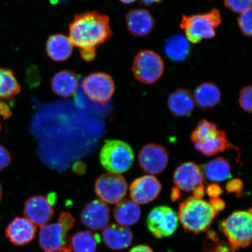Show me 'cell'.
I'll return each mask as SVG.
<instances>
[{"mask_svg": "<svg viewBox=\"0 0 252 252\" xmlns=\"http://www.w3.org/2000/svg\"><path fill=\"white\" fill-rule=\"evenodd\" d=\"M112 34L108 16L96 11L75 15L69 25V39L80 49H96L111 39Z\"/></svg>", "mask_w": 252, "mask_h": 252, "instance_id": "cell-1", "label": "cell"}, {"mask_svg": "<svg viewBox=\"0 0 252 252\" xmlns=\"http://www.w3.org/2000/svg\"><path fill=\"white\" fill-rule=\"evenodd\" d=\"M217 215L209 202L191 197L180 204L178 217L185 230L198 234L207 231Z\"/></svg>", "mask_w": 252, "mask_h": 252, "instance_id": "cell-2", "label": "cell"}, {"mask_svg": "<svg viewBox=\"0 0 252 252\" xmlns=\"http://www.w3.org/2000/svg\"><path fill=\"white\" fill-rule=\"evenodd\" d=\"M221 23L220 11L214 8L204 14L183 16L180 26L189 42L198 44L204 39L213 38Z\"/></svg>", "mask_w": 252, "mask_h": 252, "instance_id": "cell-3", "label": "cell"}, {"mask_svg": "<svg viewBox=\"0 0 252 252\" xmlns=\"http://www.w3.org/2000/svg\"><path fill=\"white\" fill-rule=\"evenodd\" d=\"M252 222V210L250 209L236 211L220 223V229L236 251L251 244Z\"/></svg>", "mask_w": 252, "mask_h": 252, "instance_id": "cell-4", "label": "cell"}, {"mask_svg": "<svg viewBox=\"0 0 252 252\" xmlns=\"http://www.w3.org/2000/svg\"><path fill=\"white\" fill-rule=\"evenodd\" d=\"M100 161L103 168L110 173H124L133 165V149L125 141L118 140L106 142L100 151Z\"/></svg>", "mask_w": 252, "mask_h": 252, "instance_id": "cell-5", "label": "cell"}, {"mask_svg": "<svg viewBox=\"0 0 252 252\" xmlns=\"http://www.w3.org/2000/svg\"><path fill=\"white\" fill-rule=\"evenodd\" d=\"M164 62L157 53L151 50H141L135 56L132 70L135 78L144 84H153L162 76Z\"/></svg>", "mask_w": 252, "mask_h": 252, "instance_id": "cell-6", "label": "cell"}, {"mask_svg": "<svg viewBox=\"0 0 252 252\" xmlns=\"http://www.w3.org/2000/svg\"><path fill=\"white\" fill-rule=\"evenodd\" d=\"M127 190V182L118 173H105L97 178L94 184L97 196L106 204H117L124 199Z\"/></svg>", "mask_w": 252, "mask_h": 252, "instance_id": "cell-7", "label": "cell"}, {"mask_svg": "<svg viewBox=\"0 0 252 252\" xmlns=\"http://www.w3.org/2000/svg\"><path fill=\"white\" fill-rule=\"evenodd\" d=\"M178 217L175 211L168 206H158L151 211L147 223L150 231L156 238L168 237L176 231Z\"/></svg>", "mask_w": 252, "mask_h": 252, "instance_id": "cell-8", "label": "cell"}, {"mask_svg": "<svg viewBox=\"0 0 252 252\" xmlns=\"http://www.w3.org/2000/svg\"><path fill=\"white\" fill-rule=\"evenodd\" d=\"M84 93L93 101L104 105L115 93L113 78L104 72H94L84 79L82 84Z\"/></svg>", "mask_w": 252, "mask_h": 252, "instance_id": "cell-9", "label": "cell"}, {"mask_svg": "<svg viewBox=\"0 0 252 252\" xmlns=\"http://www.w3.org/2000/svg\"><path fill=\"white\" fill-rule=\"evenodd\" d=\"M140 168L150 175H157L165 171L168 164V154L159 144H148L142 148L138 157Z\"/></svg>", "mask_w": 252, "mask_h": 252, "instance_id": "cell-10", "label": "cell"}, {"mask_svg": "<svg viewBox=\"0 0 252 252\" xmlns=\"http://www.w3.org/2000/svg\"><path fill=\"white\" fill-rule=\"evenodd\" d=\"M53 205L48 197L45 196L31 197L24 203L25 218L40 227L46 225L54 216Z\"/></svg>", "mask_w": 252, "mask_h": 252, "instance_id": "cell-11", "label": "cell"}, {"mask_svg": "<svg viewBox=\"0 0 252 252\" xmlns=\"http://www.w3.org/2000/svg\"><path fill=\"white\" fill-rule=\"evenodd\" d=\"M162 185L153 175H145L132 182L130 187L131 200L137 204H145L156 199Z\"/></svg>", "mask_w": 252, "mask_h": 252, "instance_id": "cell-12", "label": "cell"}, {"mask_svg": "<svg viewBox=\"0 0 252 252\" xmlns=\"http://www.w3.org/2000/svg\"><path fill=\"white\" fill-rule=\"evenodd\" d=\"M80 219L84 225L93 231L103 229L110 220L109 207L100 200H93L84 207Z\"/></svg>", "mask_w": 252, "mask_h": 252, "instance_id": "cell-13", "label": "cell"}, {"mask_svg": "<svg viewBox=\"0 0 252 252\" xmlns=\"http://www.w3.org/2000/svg\"><path fill=\"white\" fill-rule=\"evenodd\" d=\"M202 170L196 163L187 162L182 163L173 173V182L179 190L190 192L203 184Z\"/></svg>", "mask_w": 252, "mask_h": 252, "instance_id": "cell-14", "label": "cell"}, {"mask_svg": "<svg viewBox=\"0 0 252 252\" xmlns=\"http://www.w3.org/2000/svg\"><path fill=\"white\" fill-rule=\"evenodd\" d=\"M39 244L44 252H54L68 245L67 234L69 232L61 223L40 226Z\"/></svg>", "mask_w": 252, "mask_h": 252, "instance_id": "cell-15", "label": "cell"}, {"mask_svg": "<svg viewBox=\"0 0 252 252\" xmlns=\"http://www.w3.org/2000/svg\"><path fill=\"white\" fill-rule=\"evenodd\" d=\"M36 226L24 217H16L5 229V235L15 246L27 245L35 237Z\"/></svg>", "mask_w": 252, "mask_h": 252, "instance_id": "cell-16", "label": "cell"}, {"mask_svg": "<svg viewBox=\"0 0 252 252\" xmlns=\"http://www.w3.org/2000/svg\"><path fill=\"white\" fill-rule=\"evenodd\" d=\"M126 25L129 32L136 37H144L149 34L156 25V20L147 9H131L126 17Z\"/></svg>", "mask_w": 252, "mask_h": 252, "instance_id": "cell-17", "label": "cell"}, {"mask_svg": "<svg viewBox=\"0 0 252 252\" xmlns=\"http://www.w3.org/2000/svg\"><path fill=\"white\" fill-rule=\"evenodd\" d=\"M102 238L107 247L112 250L119 251L130 247L133 235L127 226L112 223L103 229Z\"/></svg>", "mask_w": 252, "mask_h": 252, "instance_id": "cell-18", "label": "cell"}, {"mask_svg": "<svg viewBox=\"0 0 252 252\" xmlns=\"http://www.w3.org/2000/svg\"><path fill=\"white\" fill-rule=\"evenodd\" d=\"M194 105L193 94L185 88H178L168 97V106L170 112L177 117L190 116L193 111Z\"/></svg>", "mask_w": 252, "mask_h": 252, "instance_id": "cell-19", "label": "cell"}, {"mask_svg": "<svg viewBox=\"0 0 252 252\" xmlns=\"http://www.w3.org/2000/svg\"><path fill=\"white\" fill-rule=\"evenodd\" d=\"M194 144L197 150L207 157L216 155L229 149L238 150L237 147L229 143L225 132L222 130H217L200 143Z\"/></svg>", "mask_w": 252, "mask_h": 252, "instance_id": "cell-20", "label": "cell"}, {"mask_svg": "<svg viewBox=\"0 0 252 252\" xmlns=\"http://www.w3.org/2000/svg\"><path fill=\"white\" fill-rule=\"evenodd\" d=\"M193 96L194 103L198 108L209 109L219 104L221 99V93L216 84L207 82L196 88Z\"/></svg>", "mask_w": 252, "mask_h": 252, "instance_id": "cell-21", "label": "cell"}, {"mask_svg": "<svg viewBox=\"0 0 252 252\" xmlns=\"http://www.w3.org/2000/svg\"><path fill=\"white\" fill-rule=\"evenodd\" d=\"M46 49L47 55L53 61L63 62L71 56L73 45L69 37L57 34L47 40Z\"/></svg>", "mask_w": 252, "mask_h": 252, "instance_id": "cell-22", "label": "cell"}, {"mask_svg": "<svg viewBox=\"0 0 252 252\" xmlns=\"http://www.w3.org/2000/svg\"><path fill=\"white\" fill-rule=\"evenodd\" d=\"M141 209L138 204L132 200L124 198L116 204L113 217L118 224L128 226L135 224L140 220Z\"/></svg>", "mask_w": 252, "mask_h": 252, "instance_id": "cell-23", "label": "cell"}, {"mask_svg": "<svg viewBox=\"0 0 252 252\" xmlns=\"http://www.w3.org/2000/svg\"><path fill=\"white\" fill-rule=\"evenodd\" d=\"M78 86L77 75L70 70L59 71L52 78V88L53 92L63 97L73 95L76 93Z\"/></svg>", "mask_w": 252, "mask_h": 252, "instance_id": "cell-24", "label": "cell"}, {"mask_svg": "<svg viewBox=\"0 0 252 252\" xmlns=\"http://www.w3.org/2000/svg\"><path fill=\"white\" fill-rule=\"evenodd\" d=\"M163 50L171 61L179 63L187 59L190 53V46L187 37L175 34L166 40Z\"/></svg>", "mask_w": 252, "mask_h": 252, "instance_id": "cell-25", "label": "cell"}, {"mask_svg": "<svg viewBox=\"0 0 252 252\" xmlns=\"http://www.w3.org/2000/svg\"><path fill=\"white\" fill-rule=\"evenodd\" d=\"M203 172L209 181L220 182L231 178V167L228 159L222 157L210 160L203 167Z\"/></svg>", "mask_w": 252, "mask_h": 252, "instance_id": "cell-26", "label": "cell"}, {"mask_svg": "<svg viewBox=\"0 0 252 252\" xmlns=\"http://www.w3.org/2000/svg\"><path fill=\"white\" fill-rule=\"evenodd\" d=\"M100 241L98 234L90 231H79L71 236L68 246L72 252H95Z\"/></svg>", "mask_w": 252, "mask_h": 252, "instance_id": "cell-27", "label": "cell"}, {"mask_svg": "<svg viewBox=\"0 0 252 252\" xmlns=\"http://www.w3.org/2000/svg\"><path fill=\"white\" fill-rule=\"evenodd\" d=\"M21 92V87L14 72L8 68H1L0 99L11 100Z\"/></svg>", "mask_w": 252, "mask_h": 252, "instance_id": "cell-28", "label": "cell"}, {"mask_svg": "<svg viewBox=\"0 0 252 252\" xmlns=\"http://www.w3.org/2000/svg\"><path fill=\"white\" fill-rule=\"evenodd\" d=\"M204 252H236V250L229 243L220 241L216 233L211 231L208 234Z\"/></svg>", "mask_w": 252, "mask_h": 252, "instance_id": "cell-29", "label": "cell"}, {"mask_svg": "<svg viewBox=\"0 0 252 252\" xmlns=\"http://www.w3.org/2000/svg\"><path fill=\"white\" fill-rule=\"evenodd\" d=\"M217 130L216 124L207 121V120H201L196 127L192 131L190 135L191 140L194 144L200 143Z\"/></svg>", "mask_w": 252, "mask_h": 252, "instance_id": "cell-30", "label": "cell"}, {"mask_svg": "<svg viewBox=\"0 0 252 252\" xmlns=\"http://www.w3.org/2000/svg\"><path fill=\"white\" fill-rule=\"evenodd\" d=\"M252 7L242 12L238 18V26L242 33L247 37L252 36Z\"/></svg>", "mask_w": 252, "mask_h": 252, "instance_id": "cell-31", "label": "cell"}, {"mask_svg": "<svg viewBox=\"0 0 252 252\" xmlns=\"http://www.w3.org/2000/svg\"><path fill=\"white\" fill-rule=\"evenodd\" d=\"M252 88L251 86H246L240 91L239 94L238 102L239 105L245 112L251 113Z\"/></svg>", "mask_w": 252, "mask_h": 252, "instance_id": "cell-32", "label": "cell"}, {"mask_svg": "<svg viewBox=\"0 0 252 252\" xmlns=\"http://www.w3.org/2000/svg\"><path fill=\"white\" fill-rule=\"evenodd\" d=\"M224 5L232 12L241 14L252 7V0H224Z\"/></svg>", "mask_w": 252, "mask_h": 252, "instance_id": "cell-33", "label": "cell"}, {"mask_svg": "<svg viewBox=\"0 0 252 252\" xmlns=\"http://www.w3.org/2000/svg\"><path fill=\"white\" fill-rule=\"evenodd\" d=\"M226 191L230 193H235L236 196H240L244 189V183L241 179H234L226 184Z\"/></svg>", "mask_w": 252, "mask_h": 252, "instance_id": "cell-34", "label": "cell"}, {"mask_svg": "<svg viewBox=\"0 0 252 252\" xmlns=\"http://www.w3.org/2000/svg\"><path fill=\"white\" fill-rule=\"evenodd\" d=\"M12 156L8 150L0 145V171H3L11 164Z\"/></svg>", "mask_w": 252, "mask_h": 252, "instance_id": "cell-35", "label": "cell"}, {"mask_svg": "<svg viewBox=\"0 0 252 252\" xmlns=\"http://www.w3.org/2000/svg\"><path fill=\"white\" fill-rule=\"evenodd\" d=\"M75 220L72 216V214L69 212H62L60 214L58 222L64 226V227L70 231L73 227Z\"/></svg>", "mask_w": 252, "mask_h": 252, "instance_id": "cell-36", "label": "cell"}, {"mask_svg": "<svg viewBox=\"0 0 252 252\" xmlns=\"http://www.w3.org/2000/svg\"><path fill=\"white\" fill-rule=\"evenodd\" d=\"M209 203L217 214L222 212L225 208V201L219 198H212Z\"/></svg>", "mask_w": 252, "mask_h": 252, "instance_id": "cell-37", "label": "cell"}, {"mask_svg": "<svg viewBox=\"0 0 252 252\" xmlns=\"http://www.w3.org/2000/svg\"><path fill=\"white\" fill-rule=\"evenodd\" d=\"M207 193L212 198H219L222 193V189L218 185L211 184L207 188Z\"/></svg>", "mask_w": 252, "mask_h": 252, "instance_id": "cell-38", "label": "cell"}, {"mask_svg": "<svg viewBox=\"0 0 252 252\" xmlns=\"http://www.w3.org/2000/svg\"><path fill=\"white\" fill-rule=\"evenodd\" d=\"M80 54L84 61L86 62L93 61L96 56V49H81Z\"/></svg>", "mask_w": 252, "mask_h": 252, "instance_id": "cell-39", "label": "cell"}, {"mask_svg": "<svg viewBox=\"0 0 252 252\" xmlns=\"http://www.w3.org/2000/svg\"><path fill=\"white\" fill-rule=\"evenodd\" d=\"M0 115L4 119L11 117L12 112L7 103L0 99Z\"/></svg>", "mask_w": 252, "mask_h": 252, "instance_id": "cell-40", "label": "cell"}, {"mask_svg": "<svg viewBox=\"0 0 252 252\" xmlns=\"http://www.w3.org/2000/svg\"><path fill=\"white\" fill-rule=\"evenodd\" d=\"M193 197L198 199H201L205 194V188L203 185L198 186L197 188H195L193 191Z\"/></svg>", "mask_w": 252, "mask_h": 252, "instance_id": "cell-41", "label": "cell"}, {"mask_svg": "<svg viewBox=\"0 0 252 252\" xmlns=\"http://www.w3.org/2000/svg\"><path fill=\"white\" fill-rule=\"evenodd\" d=\"M129 252H154V251L147 245H140L132 248Z\"/></svg>", "mask_w": 252, "mask_h": 252, "instance_id": "cell-42", "label": "cell"}, {"mask_svg": "<svg viewBox=\"0 0 252 252\" xmlns=\"http://www.w3.org/2000/svg\"><path fill=\"white\" fill-rule=\"evenodd\" d=\"M171 196L173 201H177L181 196V192L177 188L174 187L172 189Z\"/></svg>", "mask_w": 252, "mask_h": 252, "instance_id": "cell-43", "label": "cell"}, {"mask_svg": "<svg viewBox=\"0 0 252 252\" xmlns=\"http://www.w3.org/2000/svg\"><path fill=\"white\" fill-rule=\"evenodd\" d=\"M140 2L142 4L150 6L156 3H159L162 1V0H140Z\"/></svg>", "mask_w": 252, "mask_h": 252, "instance_id": "cell-44", "label": "cell"}, {"mask_svg": "<svg viewBox=\"0 0 252 252\" xmlns=\"http://www.w3.org/2000/svg\"><path fill=\"white\" fill-rule=\"evenodd\" d=\"M54 252H72V250L68 245L65 247L59 249V250L55 251Z\"/></svg>", "mask_w": 252, "mask_h": 252, "instance_id": "cell-45", "label": "cell"}, {"mask_svg": "<svg viewBox=\"0 0 252 252\" xmlns=\"http://www.w3.org/2000/svg\"><path fill=\"white\" fill-rule=\"evenodd\" d=\"M121 2L123 3H124V4H131V3H133L136 1V0H120Z\"/></svg>", "mask_w": 252, "mask_h": 252, "instance_id": "cell-46", "label": "cell"}, {"mask_svg": "<svg viewBox=\"0 0 252 252\" xmlns=\"http://www.w3.org/2000/svg\"><path fill=\"white\" fill-rule=\"evenodd\" d=\"M2 197H3L2 188V186H1V184H0V202H1Z\"/></svg>", "mask_w": 252, "mask_h": 252, "instance_id": "cell-47", "label": "cell"}, {"mask_svg": "<svg viewBox=\"0 0 252 252\" xmlns=\"http://www.w3.org/2000/svg\"><path fill=\"white\" fill-rule=\"evenodd\" d=\"M0 81H1V68H0Z\"/></svg>", "mask_w": 252, "mask_h": 252, "instance_id": "cell-48", "label": "cell"}, {"mask_svg": "<svg viewBox=\"0 0 252 252\" xmlns=\"http://www.w3.org/2000/svg\"><path fill=\"white\" fill-rule=\"evenodd\" d=\"M1 125L0 124V131H1Z\"/></svg>", "mask_w": 252, "mask_h": 252, "instance_id": "cell-49", "label": "cell"}]
</instances>
